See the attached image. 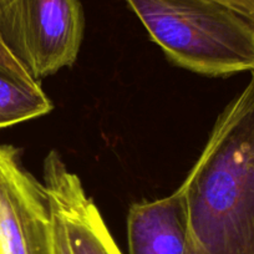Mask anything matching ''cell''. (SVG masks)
Listing matches in <instances>:
<instances>
[{"label":"cell","mask_w":254,"mask_h":254,"mask_svg":"<svg viewBox=\"0 0 254 254\" xmlns=\"http://www.w3.org/2000/svg\"><path fill=\"white\" fill-rule=\"evenodd\" d=\"M180 188L190 221L187 254H254V71Z\"/></svg>","instance_id":"cell-1"},{"label":"cell","mask_w":254,"mask_h":254,"mask_svg":"<svg viewBox=\"0 0 254 254\" xmlns=\"http://www.w3.org/2000/svg\"><path fill=\"white\" fill-rule=\"evenodd\" d=\"M173 64L208 76L254 71V24L218 0H125Z\"/></svg>","instance_id":"cell-2"},{"label":"cell","mask_w":254,"mask_h":254,"mask_svg":"<svg viewBox=\"0 0 254 254\" xmlns=\"http://www.w3.org/2000/svg\"><path fill=\"white\" fill-rule=\"evenodd\" d=\"M80 0H0V35L35 81L74 65L84 38Z\"/></svg>","instance_id":"cell-3"},{"label":"cell","mask_w":254,"mask_h":254,"mask_svg":"<svg viewBox=\"0 0 254 254\" xmlns=\"http://www.w3.org/2000/svg\"><path fill=\"white\" fill-rule=\"evenodd\" d=\"M0 254H55L54 208L20 150L0 143Z\"/></svg>","instance_id":"cell-4"},{"label":"cell","mask_w":254,"mask_h":254,"mask_svg":"<svg viewBox=\"0 0 254 254\" xmlns=\"http://www.w3.org/2000/svg\"><path fill=\"white\" fill-rule=\"evenodd\" d=\"M43 185L66 232L71 254H122L79 176L51 151L44 161Z\"/></svg>","instance_id":"cell-5"},{"label":"cell","mask_w":254,"mask_h":254,"mask_svg":"<svg viewBox=\"0 0 254 254\" xmlns=\"http://www.w3.org/2000/svg\"><path fill=\"white\" fill-rule=\"evenodd\" d=\"M127 236L130 254H187L190 221L182 190L165 198L132 204Z\"/></svg>","instance_id":"cell-6"},{"label":"cell","mask_w":254,"mask_h":254,"mask_svg":"<svg viewBox=\"0 0 254 254\" xmlns=\"http://www.w3.org/2000/svg\"><path fill=\"white\" fill-rule=\"evenodd\" d=\"M53 107L40 85L29 84L0 69V130L49 114Z\"/></svg>","instance_id":"cell-7"},{"label":"cell","mask_w":254,"mask_h":254,"mask_svg":"<svg viewBox=\"0 0 254 254\" xmlns=\"http://www.w3.org/2000/svg\"><path fill=\"white\" fill-rule=\"evenodd\" d=\"M0 69L9 72V74L18 77V79L23 80V81L29 82V84L40 85V82L35 81L28 72V70L21 65L20 61L10 53L8 46L5 45V43L1 39V35H0Z\"/></svg>","instance_id":"cell-8"},{"label":"cell","mask_w":254,"mask_h":254,"mask_svg":"<svg viewBox=\"0 0 254 254\" xmlns=\"http://www.w3.org/2000/svg\"><path fill=\"white\" fill-rule=\"evenodd\" d=\"M53 204V203H51ZM54 208V249L55 254H71L69 242H67L66 232L64 228V223L59 216L58 211Z\"/></svg>","instance_id":"cell-9"},{"label":"cell","mask_w":254,"mask_h":254,"mask_svg":"<svg viewBox=\"0 0 254 254\" xmlns=\"http://www.w3.org/2000/svg\"><path fill=\"white\" fill-rule=\"evenodd\" d=\"M254 24V0H218Z\"/></svg>","instance_id":"cell-10"}]
</instances>
